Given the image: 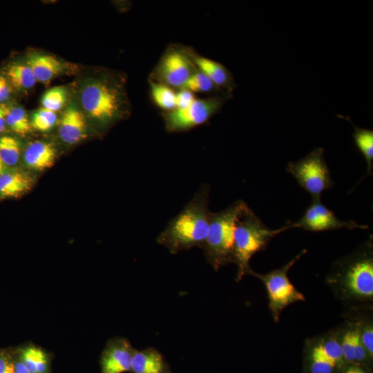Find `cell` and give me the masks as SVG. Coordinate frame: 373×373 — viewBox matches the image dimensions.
I'll list each match as a JSON object with an SVG mask.
<instances>
[{
	"mask_svg": "<svg viewBox=\"0 0 373 373\" xmlns=\"http://www.w3.org/2000/svg\"><path fill=\"white\" fill-rule=\"evenodd\" d=\"M209 186L202 185L182 210L168 222L157 242L172 254L202 246L209 227Z\"/></svg>",
	"mask_w": 373,
	"mask_h": 373,
	"instance_id": "6da1fadb",
	"label": "cell"
},
{
	"mask_svg": "<svg viewBox=\"0 0 373 373\" xmlns=\"http://www.w3.org/2000/svg\"><path fill=\"white\" fill-rule=\"evenodd\" d=\"M329 282L338 286L349 298L370 300L373 298L372 240L360 249L334 265Z\"/></svg>",
	"mask_w": 373,
	"mask_h": 373,
	"instance_id": "7a4b0ae2",
	"label": "cell"
},
{
	"mask_svg": "<svg viewBox=\"0 0 373 373\" xmlns=\"http://www.w3.org/2000/svg\"><path fill=\"white\" fill-rule=\"evenodd\" d=\"M286 230L285 225L276 229H269L249 207L243 211L234 231L232 262L237 265V281L249 274L252 256L264 250L271 238Z\"/></svg>",
	"mask_w": 373,
	"mask_h": 373,
	"instance_id": "3957f363",
	"label": "cell"
},
{
	"mask_svg": "<svg viewBox=\"0 0 373 373\" xmlns=\"http://www.w3.org/2000/svg\"><path fill=\"white\" fill-rule=\"evenodd\" d=\"M247 207L240 200L219 212H211L208 233L201 248L214 270L232 262L236 224Z\"/></svg>",
	"mask_w": 373,
	"mask_h": 373,
	"instance_id": "277c9868",
	"label": "cell"
},
{
	"mask_svg": "<svg viewBox=\"0 0 373 373\" xmlns=\"http://www.w3.org/2000/svg\"><path fill=\"white\" fill-rule=\"evenodd\" d=\"M81 102L93 119L109 124L127 113L128 102L119 79L104 77L89 82L83 88Z\"/></svg>",
	"mask_w": 373,
	"mask_h": 373,
	"instance_id": "5b68a950",
	"label": "cell"
},
{
	"mask_svg": "<svg viewBox=\"0 0 373 373\" xmlns=\"http://www.w3.org/2000/svg\"><path fill=\"white\" fill-rule=\"evenodd\" d=\"M287 171L312 198H321L325 191L334 186L322 147L314 149L298 161L289 162Z\"/></svg>",
	"mask_w": 373,
	"mask_h": 373,
	"instance_id": "8992f818",
	"label": "cell"
},
{
	"mask_svg": "<svg viewBox=\"0 0 373 373\" xmlns=\"http://www.w3.org/2000/svg\"><path fill=\"white\" fill-rule=\"evenodd\" d=\"M303 250L282 267L265 274L256 273L252 269L249 275L258 278L264 283L267 292L269 307L275 322H278L283 309L289 305L305 300V296L298 291L288 278V271L304 254Z\"/></svg>",
	"mask_w": 373,
	"mask_h": 373,
	"instance_id": "52a82bcc",
	"label": "cell"
},
{
	"mask_svg": "<svg viewBox=\"0 0 373 373\" xmlns=\"http://www.w3.org/2000/svg\"><path fill=\"white\" fill-rule=\"evenodd\" d=\"M231 95L195 99L189 106L163 113L165 129L169 133L187 131L207 122L218 113Z\"/></svg>",
	"mask_w": 373,
	"mask_h": 373,
	"instance_id": "ba28073f",
	"label": "cell"
},
{
	"mask_svg": "<svg viewBox=\"0 0 373 373\" xmlns=\"http://www.w3.org/2000/svg\"><path fill=\"white\" fill-rule=\"evenodd\" d=\"M196 70L186 47L171 46L164 53L150 79L180 89Z\"/></svg>",
	"mask_w": 373,
	"mask_h": 373,
	"instance_id": "9c48e42d",
	"label": "cell"
},
{
	"mask_svg": "<svg viewBox=\"0 0 373 373\" xmlns=\"http://www.w3.org/2000/svg\"><path fill=\"white\" fill-rule=\"evenodd\" d=\"M285 226L287 229L301 228L309 231L369 228L367 225L358 224L354 220H341L322 203L321 198H312L311 204L305 210L303 216L297 221H287Z\"/></svg>",
	"mask_w": 373,
	"mask_h": 373,
	"instance_id": "30bf717a",
	"label": "cell"
},
{
	"mask_svg": "<svg viewBox=\"0 0 373 373\" xmlns=\"http://www.w3.org/2000/svg\"><path fill=\"white\" fill-rule=\"evenodd\" d=\"M135 349L124 338L110 339L100 358L101 373L131 372V361Z\"/></svg>",
	"mask_w": 373,
	"mask_h": 373,
	"instance_id": "8fae6325",
	"label": "cell"
},
{
	"mask_svg": "<svg viewBox=\"0 0 373 373\" xmlns=\"http://www.w3.org/2000/svg\"><path fill=\"white\" fill-rule=\"evenodd\" d=\"M186 49L195 68L207 75L219 89L231 94L236 84L229 70L222 64L200 56L191 48Z\"/></svg>",
	"mask_w": 373,
	"mask_h": 373,
	"instance_id": "7c38bea8",
	"label": "cell"
},
{
	"mask_svg": "<svg viewBox=\"0 0 373 373\" xmlns=\"http://www.w3.org/2000/svg\"><path fill=\"white\" fill-rule=\"evenodd\" d=\"M132 373H171L162 354L154 347L135 349L131 361Z\"/></svg>",
	"mask_w": 373,
	"mask_h": 373,
	"instance_id": "4fadbf2b",
	"label": "cell"
},
{
	"mask_svg": "<svg viewBox=\"0 0 373 373\" xmlns=\"http://www.w3.org/2000/svg\"><path fill=\"white\" fill-rule=\"evenodd\" d=\"M33 179L21 171H4L0 173V200L19 198L33 186Z\"/></svg>",
	"mask_w": 373,
	"mask_h": 373,
	"instance_id": "5bb4252c",
	"label": "cell"
},
{
	"mask_svg": "<svg viewBox=\"0 0 373 373\" xmlns=\"http://www.w3.org/2000/svg\"><path fill=\"white\" fill-rule=\"evenodd\" d=\"M86 135V122L83 114L74 106L68 107L64 112L60 122L59 135L69 144L82 140Z\"/></svg>",
	"mask_w": 373,
	"mask_h": 373,
	"instance_id": "9a60e30c",
	"label": "cell"
},
{
	"mask_svg": "<svg viewBox=\"0 0 373 373\" xmlns=\"http://www.w3.org/2000/svg\"><path fill=\"white\" fill-rule=\"evenodd\" d=\"M56 151L49 143L35 141L29 144L25 150L23 160L30 169L44 171L50 168L55 163Z\"/></svg>",
	"mask_w": 373,
	"mask_h": 373,
	"instance_id": "2e32d148",
	"label": "cell"
},
{
	"mask_svg": "<svg viewBox=\"0 0 373 373\" xmlns=\"http://www.w3.org/2000/svg\"><path fill=\"white\" fill-rule=\"evenodd\" d=\"M340 343L345 362L360 363L368 357L361 340L358 325L350 326L343 332Z\"/></svg>",
	"mask_w": 373,
	"mask_h": 373,
	"instance_id": "e0dca14e",
	"label": "cell"
},
{
	"mask_svg": "<svg viewBox=\"0 0 373 373\" xmlns=\"http://www.w3.org/2000/svg\"><path fill=\"white\" fill-rule=\"evenodd\" d=\"M16 353L30 373H50L49 356L41 347L29 344Z\"/></svg>",
	"mask_w": 373,
	"mask_h": 373,
	"instance_id": "ac0fdd59",
	"label": "cell"
},
{
	"mask_svg": "<svg viewBox=\"0 0 373 373\" xmlns=\"http://www.w3.org/2000/svg\"><path fill=\"white\" fill-rule=\"evenodd\" d=\"M37 81H50L62 70L61 63L55 57L48 55H33L27 61Z\"/></svg>",
	"mask_w": 373,
	"mask_h": 373,
	"instance_id": "d6986e66",
	"label": "cell"
},
{
	"mask_svg": "<svg viewBox=\"0 0 373 373\" xmlns=\"http://www.w3.org/2000/svg\"><path fill=\"white\" fill-rule=\"evenodd\" d=\"M349 121L350 122V119ZM351 124L354 128L353 138L356 146L367 162V167L365 175H372L373 166V131L357 127L352 122Z\"/></svg>",
	"mask_w": 373,
	"mask_h": 373,
	"instance_id": "ffe728a7",
	"label": "cell"
},
{
	"mask_svg": "<svg viewBox=\"0 0 373 373\" xmlns=\"http://www.w3.org/2000/svg\"><path fill=\"white\" fill-rule=\"evenodd\" d=\"M149 80L153 102L164 112L175 109L176 93L173 89L165 84Z\"/></svg>",
	"mask_w": 373,
	"mask_h": 373,
	"instance_id": "44dd1931",
	"label": "cell"
},
{
	"mask_svg": "<svg viewBox=\"0 0 373 373\" xmlns=\"http://www.w3.org/2000/svg\"><path fill=\"white\" fill-rule=\"evenodd\" d=\"M7 75L11 84L18 88H30L37 82L32 70L27 64L11 66L7 72Z\"/></svg>",
	"mask_w": 373,
	"mask_h": 373,
	"instance_id": "7402d4cb",
	"label": "cell"
},
{
	"mask_svg": "<svg viewBox=\"0 0 373 373\" xmlns=\"http://www.w3.org/2000/svg\"><path fill=\"white\" fill-rule=\"evenodd\" d=\"M308 351V370L309 373H334L337 364L325 356L312 342Z\"/></svg>",
	"mask_w": 373,
	"mask_h": 373,
	"instance_id": "603a6c76",
	"label": "cell"
},
{
	"mask_svg": "<svg viewBox=\"0 0 373 373\" xmlns=\"http://www.w3.org/2000/svg\"><path fill=\"white\" fill-rule=\"evenodd\" d=\"M20 153V144L16 138L8 135L0 137V158L5 166L16 165Z\"/></svg>",
	"mask_w": 373,
	"mask_h": 373,
	"instance_id": "cb8c5ba5",
	"label": "cell"
},
{
	"mask_svg": "<svg viewBox=\"0 0 373 373\" xmlns=\"http://www.w3.org/2000/svg\"><path fill=\"white\" fill-rule=\"evenodd\" d=\"M6 125L15 133L25 135L30 132L31 124L26 111L21 107H12L8 109Z\"/></svg>",
	"mask_w": 373,
	"mask_h": 373,
	"instance_id": "d4e9b609",
	"label": "cell"
},
{
	"mask_svg": "<svg viewBox=\"0 0 373 373\" xmlns=\"http://www.w3.org/2000/svg\"><path fill=\"white\" fill-rule=\"evenodd\" d=\"M182 88H186L193 93H209L221 90L207 75L198 69L189 77Z\"/></svg>",
	"mask_w": 373,
	"mask_h": 373,
	"instance_id": "484cf974",
	"label": "cell"
},
{
	"mask_svg": "<svg viewBox=\"0 0 373 373\" xmlns=\"http://www.w3.org/2000/svg\"><path fill=\"white\" fill-rule=\"evenodd\" d=\"M66 99V90L63 87H54L48 90L43 95L41 104L44 108L56 112L60 110Z\"/></svg>",
	"mask_w": 373,
	"mask_h": 373,
	"instance_id": "4316f807",
	"label": "cell"
},
{
	"mask_svg": "<svg viewBox=\"0 0 373 373\" xmlns=\"http://www.w3.org/2000/svg\"><path fill=\"white\" fill-rule=\"evenodd\" d=\"M56 121L55 112L42 108L33 114L31 126L38 131H46L55 125Z\"/></svg>",
	"mask_w": 373,
	"mask_h": 373,
	"instance_id": "83f0119b",
	"label": "cell"
},
{
	"mask_svg": "<svg viewBox=\"0 0 373 373\" xmlns=\"http://www.w3.org/2000/svg\"><path fill=\"white\" fill-rule=\"evenodd\" d=\"M359 334L361 342L369 358L373 356V326L370 323L359 325Z\"/></svg>",
	"mask_w": 373,
	"mask_h": 373,
	"instance_id": "f1b7e54d",
	"label": "cell"
},
{
	"mask_svg": "<svg viewBox=\"0 0 373 373\" xmlns=\"http://www.w3.org/2000/svg\"><path fill=\"white\" fill-rule=\"evenodd\" d=\"M196 98L193 92L182 88L176 93L175 106L176 108L182 109L189 106Z\"/></svg>",
	"mask_w": 373,
	"mask_h": 373,
	"instance_id": "f546056e",
	"label": "cell"
},
{
	"mask_svg": "<svg viewBox=\"0 0 373 373\" xmlns=\"http://www.w3.org/2000/svg\"><path fill=\"white\" fill-rule=\"evenodd\" d=\"M0 373H15V356L9 352L0 349Z\"/></svg>",
	"mask_w": 373,
	"mask_h": 373,
	"instance_id": "4dcf8cb0",
	"label": "cell"
},
{
	"mask_svg": "<svg viewBox=\"0 0 373 373\" xmlns=\"http://www.w3.org/2000/svg\"><path fill=\"white\" fill-rule=\"evenodd\" d=\"M10 94V88L7 79L0 75V103L6 100Z\"/></svg>",
	"mask_w": 373,
	"mask_h": 373,
	"instance_id": "1f68e13d",
	"label": "cell"
},
{
	"mask_svg": "<svg viewBox=\"0 0 373 373\" xmlns=\"http://www.w3.org/2000/svg\"><path fill=\"white\" fill-rule=\"evenodd\" d=\"M8 109V106L4 104L0 103V134L6 129Z\"/></svg>",
	"mask_w": 373,
	"mask_h": 373,
	"instance_id": "d6a6232c",
	"label": "cell"
},
{
	"mask_svg": "<svg viewBox=\"0 0 373 373\" xmlns=\"http://www.w3.org/2000/svg\"><path fill=\"white\" fill-rule=\"evenodd\" d=\"M15 373H30L19 359L17 353L15 356Z\"/></svg>",
	"mask_w": 373,
	"mask_h": 373,
	"instance_id": "836d02e7",
	"label": "cell"
},
{
	"mask_svg": "<svg viewBox=\"0 0 373 373\" xmlns=\"http://www.w3.org/2000/svg\"><path fill=\"white\" fill-rule=\"evenodd\" d=\"M345 373H367V372L362 370L358 366L353 365L347 368V370L345 372Z\"/></svg>",
	"mask_w": 373,
	"mask_h": 373,
	"instance_id": "e575fe53",
	"label": "cell"
},
{
	"mask_svg": "<svg viewBox=\"0 0 373 373\" xmlns=\"http://www.w3.org/2000/svg\"><path fill=\"white\" fill-rule=\"evenodd\" d=\"M5 165L2 162L1 158H0V173H1L3 171H4Z\"/></svg>",
	"mask_w": 373,
	"mask_h": 373,
	"instance_id": "d590c367",
	"label": "cell"
},
{
	"mask_svg": "<svg viewBox=\"0 0 373 373\" xmlns=\"http://www.w3.org/2000/svg\"><path fill=\"white\" fill-rule=\"evenodd\" d=\"M172 373V372H171Z\"/></svg>",
	"mask_w": 373,
	"mask_h": 373,
	"instance_id": "8d00e7d4",
	"label": "cell"
}]
</instances>
